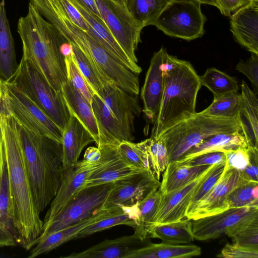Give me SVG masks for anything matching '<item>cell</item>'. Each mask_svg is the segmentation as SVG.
<instances>
[{"mask_svg": "<svg viewBox=\"0 0 258 258\" xmlns=\"http://www.w3.org/2000/svg\"><path fill=\"white\" fill-rule=\"evenodd\" d=\"M231 239L233 242L258 249V218Z\"/></svg>", "mask_w": 258, "mask_h": 258, "instance_id": "f6af8a7d", "label": "cell"}, {"mask_svg": "<svg viewBox=\"0 0 258 258\" xmlns=\"http://www.w3.org/2000/svg\"><path fill=\"white\" fill-rule=\"evenodd\" d=\"M240 171L225 165L224 172L213 188L197 204L186 217L190 220L211 216L228 209L226 199L229 192L242 180Z\"/></svg>", "mask_w": 258, "mask_h": 258, "instance_id": "2e32d148", "label": "cell"}, {"mask_svg": "<svg viewBox=\"0 0 258 258\" xmlns=\"http://www.w3.org/2000/svg\"><path fill=\"white\" fill-rule=\"evenodd\" d=\"M171 0H128L126 8L144 28L151 25Z\"/></svg>", "mask_w": 258, "mask_h": 258, "instance_id": "e575fe53", "label": "cell"}, {"mask_svg": "<svg viewBox=\"0 0 258 258\" xmlns=\"http://www.w3.org/2000/svg\"><path fill=\"white\" fill-rule=\"evenodd\" d=\"M239 112L237 118L248 146L258 148V98L244 81L241 85Z\"/></svg>", "mask_w": 258, "mask_h": 258, "instance_id": "603a6c76", "label": "cell"}, {"mask_svg": "<svg viewBox=\"0 0 258 258\" xmlns=\"http://www.w3.org/2000/svg\"><path fill=\"white\" fill-rule=\"evenodd\" d=\"M225 153L227 158L225 164L228 167L236 168L240 171L245 167L248 163L247 147Z\"/></svg>", "mask_w": 258, "mask_h": 258, "instance_id": "816d5d0a", "label": "cell"}, {"mask_svg": "<svg viewBox=\"0 0 258 258\" xmlns=\"http://www.w3.org/2000/svg\"><path fill=\"white\" fill-rule=\"evenodd\" d=\"M112 211L101 210L88 218L49 234L33 246L28 258H34L48 252L63 243L74 239L81 230L106 217Z\"/></svg>", "mask_w": 258, "mask_h": 258, "instance_id": "4316f807", "label": "cell"}, {"mask_svg": "<svg viewBox=\"0 0 258 258\" xmlns=\"http://www.w3.org/2000/svg\"><path fill=\"white\" fill-rule=\"evenodd\" d=\"M134 96L113 84L105 86L101 96L113 116L133 133L135 119L141 112L138 100Z\"/></svg>", "mask_w": 258, "mask_h": 258, "instance_id": "ffe728a7", "label": "cell"}, {"mask_svg": "<svg viewBox=\"0 0 258 258\" xmlns=\"http://www.w3.org/2000/svg\"><path fill=\"white\" fill-rule=\"evenodd\" d=\"M101 18L114 39L134 62L138 63L135 51L141 41L144 27L133 18L126 7L111 0H95Z\"/></svg>", "mask_w": 258, "mask_h": 258, "instance_id": "4fadbf2b", "label": "cell"}, {"mask_svg": "<svg viewBox=\"0 0 258 258\" xmlns=\"http://www.w3.org/2000/svg\"><path fill=\"white\" fill-rule=\"evenodd\" d=\"M0 126L13 203L16 242L28 250L35 246L43 223L33 199L15 120L10 115L0 114Z\"/></svg>", "mask_w": 258, "mask_h": 258, "instance_id": "6da1fadb", "label": "cell"}, {"mask_svg": "<svg viewBox=\"0 0 258 258\" xmlns=\"http://www.w3.org/2000/svg\"><path fill=\"white\" fill-rule=\"evenodd\" d=\"M221 14L231 17L241 8L248 5L253 0H217Z\"/></svg>", "mask_w": 258, "mask_h": 258, "instance_id": "f5cc1de1", "label": "cell"}, {"mask_svg": "<svg viewBox=\"0 0 258 258\" xmlns=\"http://www.w3.org/2000/svg\"><path fill=\"white\" fill-rule=\"evenodd\" d=\"M210 166H191L169 162L163 171L159 191L165 194L177 189L196 178Z\"/></svg>", "mask_w": 258, "mask_h": 258, "instance_id": "4dcf8cb0", "label": "cell"}, {"mask_svg": "<svg viewBox=\"0 0 258 258\" xmlns=\"http://www.w3.org/2000/svg\"><path fill=\"white\" fill-rule=\"evenodd\" d=\"M81 5L101 18L95 0H76Z\"/></svg>", "mask_w": 258, "mask_h": 258, "instance_id": "11a10c76", "label": "cell"}, {"mask_svg": "<svg viewBox=\"0 0 258 258\" xmlns=\"http://www.w3.org/2000/svg\"><path fill=\"white\" fill-rule=\"evenodd\" d=\"M6 114L29 131L61 144V130L15 84L6 81Z\"/></svg>", "mask_w": 258, "mask_h": 258, "instance_id": "30bf717a", "label": "cell"}, {"mask_svg": "<svg viewBox=\"0 0 258 258\" xmlns=\"http://www.w3.org/2000/svg\"><path fill=\"white\" fill-rule=\"evenodd\" d=\"M120 5H121L123 7H126L127 4L128 0H111Z\"/></svg>", "mask_w": 258, "mask_h": 258, "instance_id": "91938a15", "label": "cell"}, {"mask_svg": "<svg viewBox=\"0 0 258 258\" xmlns=\"http://www.w3.org/2000/svg\"><path fill=\"white\" fill-rule=\"evenodd\" d=\"M64 12L70 21L83 30L88 32L89 26L78 10L69 0H58Z\"/></svg>", "mask_w": 258, "mask_h": 258, "instance_id": "f907efd6", "label": "cell"}, {"mask_svg": "<svg viewBox=\"0 0 258 258\" xmlns=\"http://www.w3.org/2000/svg\"><path fill=\"white\" fill-rule=\"evenodd\" d=\"M17 32L21 39L22 56L31 61L56 91L67 81L64 55L66 41L31 2L27 15L19 18Z\"/></svg>", "mask_w": 258, "mask_h": 258, "instance_id": "3957f363", "label": "cell"}, {"mask_svg": "<svg viewBox=\"0 0 258 258\" xmlns=\"http://www.w3.org/2000/svg\"><path fill=\"white\" fill-rule=\"evenodd\" d=\"M236 132H242L237 119L208 116L196 112L166 130L159 137L165 143L168 160L171 162L179 159L191 147L208 137Z\"/></svg>", "mask_w": 258, "mask_h": 258, "instance_id": "8992f818", "label": "cell"}, {"mask_svg": "<svg viewBox=\"0 0 258 258\" xmlns=\"http://www.w3.org/2000/svg\"><path fill=\"white\" fill-rule=\"evenodd\" d=\"M61 92L70 113L74 114L89 131L97 146L98 130L91 105L68 80L62 85Z\"/></svg>", "mask_w": 258, "mask_h": 258, "instance_id": "83f0119b", "label": "cell"}, {"mask_svg": "<svg viewBox=\"0 0 258 258\" xmlns=\"http://www.w3.org/2000/svg\"><path fill=\"white\" fill-rule=\"evenodd\" d=\"M98 148L101 152V157L97 162L89 163L82 160L71 167L63 168L60 186L50 204V207L43 221V224L50 221L82 189L84 183L91 174L118 155L117 146L104 145Z\"/></svg>", "mask_w": 258, "mask_h": 258, "instance_id": "8fae6325", "label": "cell"}, {"mask_svg": "<svg viewBox=\"0 0 258 258\" xmlns=\"http://www.w3.org/2000/svg\"><path fill=\"white\" fill-rule=\"evenodd\" d=\"M227 158L224 152H213L204 153L181 162L176 163L179 164L194 166L212 165L218 164H225Z\"/></svg>", "mask_w": 258, "mask_h": 258, "instance_id": "7dc6e473", "label": "cell"}, {"mask_svg": "<svg viewBox=\"0 0 258 258\" xmlns=\"http://www.w3.org/2000/svg\"><path fill=\"white\" fill-rule=\"evenodd\" d=\"M61 34L67 42L86 56L105 81L131 95L139 94L138 75L126 67L89 33L69 22L63 27Z\"/></svg>", "mask_w": 258, "mask_h": 258, "instance_id": "5b68a950", "label": "cell"}, {"mask_svg": "<svg viewBox=\"0 0 258 258\" xmlns=\"http://www.w3.org/2000/svg\"><path fill=\"white\" fill-rule=\"evenodd\" d=\"M72 49V48H71ZM67 80L91 105L93 93L79 70L71 54V50L64 55Z\"/></svg>", "mask_w": 258, "mask_h": 258, "instance_id": "b9f144b4", "label": "cell"}, {"mask_svg": "<svg viewBox=\"0 0 258 258\" xmlns=\"http://www.w3.org/2000/svg\"><path fill=\"white\" fill-rule=\"evenodd\" d=\"M159 191L155 189L137 204V218L136 221L135 233L141 240L147 237L152 227L159 200Z\"/></svg>", "mask_w": 258, "mask_h": 258, "instance_id": "836d02e7", "label": "cell"}, {"mask_svg": "<svg viewBox=\"0 0 258 258\" xmlns=\"http://www.w3.org/2000/svg\"><path fill=\"white\" fill-rule=\"evenodd\" d=\"M166 49L163 47L154 53L141 89V97L146 116L154 122L161 103L164 86L162 64Z\"/></svg>", "mask_w": 258, "mask_h": 258, "instance_id": "e0dca14e", "label": "cell"}, {"mask_svg": "<svg viewBox=\"0 0 258 258\" xmlns=\"http://www.w3.org/2000/svg\"><path fill=\"white\" fill-rule=\"evenodd\" d=\"M217 256L221 258H257L258 249L234 242L227 243Z\"/></svg>", "mask_w": 258, "mask_h": 258, "instance_id": "bcb514c9", "label": "cell"}, {"mask_svg": "<svg viewBox=\"0 0 258 258\" xmlns=\"http://www.w3.org/2000/svg\"><path fill=\"white\" fill-rule=\"evenodd\" d=\"M196 0H171L151 25L165 34L190 41L204 34L207 21Z\"/></svg>", "mask_w": 258, "mask_h": 258, "instance_id": "9c48e42d", "label": "cell"}, {"mask_svg": "<svg viewBox=\"0 0 258 258\" xmlns=\"http://www.w3.org/2000/svg\"><path fill=\"white\" fill-rule=\"evenodd\" d=\"M258 218V206L229 208L222 212L192 220L195 239L201 241L227 235L231 238Z\"/></svg>", "mask_w": 258, "mask_h": 258, "instance_id": "7c38bea8", "label": "cell"}, {"mask_svg": "<svg viewBox=\"0 0 258 258\" xmlns=\"http://www.w3.org/2000/svg\"><path fill=\"white\" fill-rule=\"evenodd\" d=\"M19 67L14 41L8 19L5 1L0 2V77L11 82Z\"/></svg>", "mask_w": 258, "mask_h": 258, "instance_id": "484cf974", "label": "cell"}, {"mask_svg": "<svg viewBox=\"0 0 258 258\" xmlns=\"http://www.w3.org/2000/svg\"><path fill=\"white\" fill-rule=\"evenodd\" d=\"M199 78L201 85L209 89L213 94L214 98L237 92L239 89L235 78L214 68L208 69Z\"/></svg>", "mask_w": 258, "mask_h": 258, "instance_id": "74e56055", "label": "cell"}, {"mask_svg": "<svg viewBox=\"0 0 258 258\" xmlns=\"http://www.w3.org/2000/svg\"><path fill=\"white\" fill-rule=\"evenodd\" d=\"M236 70L242 73L250 81L254 92H258V54L251 53L246 61L240 60L236 65Z\"/></svg>", "mask_w": 258, "mask_h": 258, "instance_id": "c3c4849f", "label": "cell"}, {"mask_svg": "<svg viewBox=\"0 0 258 258\" xmlns=\"http://www.w3.org/2000/svg\"><path fill=\"white\" fill-rule=\"evenodd\" d=\"M71 45L72 56L91 91L93 94L101 97L104 87L111 83L102 78L86 56L77 47Z\"/></svg>", "mask_w": 258, "mask_h": 258, "instance_id": "f35d334b", "label": "cell"}, {"mask_svg": "<svg viewBox=\"0 0 258 258\" xmlns=\"http://www.w3.org/2000/svg\"><path fill=\"white\" fill-rule=\"evenodd\" d=\"M136 145L144 158L147 168L159 180L160 174L169 162L166 145L162 138L151 137Z\"/></svg>", "mask_w": 258, "mask_h": 258, "instance_id": "1f68e13d", "label": "cell"}, {"mask_svg": "<svg viewBox=\"0 0 258 258\" xmlns=\"http://www.w3.org/2000/svg\"><path fill=\"white\" fill-rule=\"evenodd\" d=\"M228 208L258 206V182L243 179L228 194Z\"/></svg>", "mask_w": 258, "mask_h": 258, "instance_id": "60d3db41", "label": "cell"}, {"mask_svg": "<svg viewBox=\"0 0 258 258\" xmlns=\"http://www.w3.org/2000/svg\"><path fill=\"white\" fill-rule=\"evenodd\" d=\"M164 86L161 103L152 130L157 139L166 130L196 113L202 85L190 62L166 53L162 64Z\"/></svg>", "mask_w": 258, "mask_h": 258, "instance_id": "277c9868", "label": "cell"}, {"mask_svg": "<svg viewBox=\"0 0 258 258\" xmlns=\"http://www.w3.org/2000/svg\"><path fill=\"white\" fill-rule=\"evenodd\" d=\"M91 106L98 130L97 147L103 145L118 146L123 141L134 140L133 133L113 116L100 96L93 95Z\"/></svg>", "mask_w": 258, "mask_h": 258, "instance_id": "ac0fdd59", "label": "cell"}, {"mask_svg": "<svg viewBox=\"0 0 258 258\" xmlns=\"http://www.w3.org/2000/svg\"><path fill=\"white\" fill-rule=\"evenodd\" d=\"M11 82L63 130L70 120V113L61 92L55 90L31 61L22 56Z\"/></svg>", "mask_w": 258, "mask_h": 258, "instance_id": "52a82bcc", "label": "cell"}, {"mask_svg": "<svg viewBox=\"0 0 258 258\" xmlns=\"http://www.w3.org/2000/svg\"><path fill=\"white\" fill-rule=\"evenodd\" d=\"M114 185L101 210H113L120 207H131L158 189L160 182L149 170H144L114 182Z\"/></svg>", "mask_w": 258, "mask_h": 258, "instance_id": "5bb4252c", "label": "cell"}, {"mask_svg": "<svg viewBox=\"0 0 258 258\" xmlns=\"http://www.w3.org/2000/svg\"><path fill=\"white\" fill-rule=\"evenodd\" d=\"M247 147L245 138L241 132L217 134L203 139L189 149L181 158L174 161L180 163L206 153H226Z\"/></svg>", "mask_w": 258, "mask_h": 258, "instance_id": "d4e9b609", "label": "cell"}, {"mask_svg": "<svg viewBox=\"0 0 258 258\" xmlns=\"http://www.w3.org/2000/svg\"><path fill=\"white\" fill-rule=\"evenodd\" d=\"M247 153L248 163L240 174L245 180L258 182V148L248 146Z\"/></svg>", "mask_w": 258, "mask_h": 258, "instance_id": "681fc988", "label": "cell"}, {"mask_svg": "<svg viewBox=\"0 0 258 258\" xmlns=\"http://www.w3.org/2000/svg\"><path fill=\"white\" fill-rule=\"evenodd\" d=\"M191 220L187 218L153 226L148 237L161 239L163 243L172 245L188 244L195 240Z\"/></svg>", "mask_w": 258, "mask_h": 258, "instance_id": "f546056e", "label": "cell"}, {"mask_svg": "<svg viewBox=\"0 0 258 258\" xmlns=\"http://www.w3.org/2000/svg\"><path fill=\"white\" fill-rule=\"evenodd\" d=\"M240 100L238 91L228 93L214 97L211 105L200 113L208 116L237 119Z\"/></svg>", "mask_w": 258, "mask_h": 258, "instance_id": "ab89813d", "label": "cell"}, {"mask_svg": "<svg viewBox=\"0 0 258 258\" xmlns=\"http://www.w3.org/2000/svg\"><path fill=\"white\" fill-rule=\"evenodd\" d=\"M94 142L89 131L81 122L70 113V120L62 132L63 168L76 164L84 148Z\"/></svg>", "mask_w": 258, "mask_h": 258, "instance_id": "7402d4cb", "label": "cell"}, {"mask_svg": "<svg viewBox=\"0 0 258 258\" xmlns=\"http://www.w3.org/2000/svg\"><path fill=\"white\" fill-rule=\"evenodd\" d=\"M225 165L222 164L214 165L209 175L194 191L186 212V218L220 179L224 172Z\"/></svg>", "mask_w": 258, "mask_h": 258, "instance_id": "7bdbcfd3", "label": "cell"}, {"mask_svg": "<svg viewBox=\"0 0 258 258\" xmlns=\"http://www.w3.org/2000/svg\"><path fill=\"white\" fill-rule=\"evenodd\" d=\"M15 123L33 199L40 214L55 197L61 183L63 171L62 145Z\"/></svg>", "mask_w": 258, "mask_h": 258, "instance_id": "7a4b0ae2", "label": "cell"}, {"mask_svg": "<svg viewBox=\"0 0 258 258\" xmlns=\"http://www.w3.org/2000/svg\"><path fill=\"white\" fill-rule=\"evenodd\" d=\"M201 4H207L215 6L218 8V5L217 0H196Z\"/></svg>", "mask_w": 258, "mask_h": 258, "instance_id": "680465c9", "label": "cell"}, {"mask_svg": "<svg viewBox=\"0 0 258 258\" xmlns=\"http://www.w3.org/2000/svg\"><path fill=\"white\" fill-rule=\"evenodd\" d=\"M117 151L121 160L129 167L137 170H148L136 143L123 141L117 146Z\"/></svg>", "mask_w": 258, "mask_h": 258, "instance_id": "ee69618b", "label": "cell"}, {"mask_svg": "<svg viewBox=\"0 0 258 258\" xmlns=\"http://www.w3.org/2000/svg\"><path fill=\"white\" fill-rule=\"evenodd\" d=\"M13 204L9 192L0 191V246H13L16 242Z\"/></svg>", "mask_w": 258, "mask_h": 258, "instance_id": "d590c367", "label": "cell"}, {"mask_svg": "<svg viewBox=\"0 0 258 258\" xmlns=\"http://www.w3.org/2000/svg\"><path fill=\"white\" fill-rule=\"evenodd\" d=\"M101 157V152L99 148L89 147L86 150L83 160L89 163L97 162Z\"/></svg>", "mask_w": 258, "mask_h": 258, "instance_id": "db71d44e", "label": "cell"}, {"mask_svg": "<svg viewBox=\"0 0 258 258\" xmlns=\"http://www.w3.org/2000/svg\"><path fill=\"white\" fill-rule=\"evenodd\" d=\"M6 164L4 147L2 133L0 126V182Z\"/></svg>", "mask_w": 258, "mask_h": 258, "instance_id": "9f6ffc18", "label": "cell"}, {"mask_svg": "<svg viewBox=\"0 0 258 258\" xmlns=\"http://www.w3.org/2000/svg\"><path fill=\"white\" fill-rule=\"evenodd\" d=\"M142 241L135 234L123 236L113 239H105L89 248L79 252H74L68 258H125L127 253L140 246Z\"/></svg>", "mask_w": 258, "mask_h": 258, "instance_id": "cb8c5ba5", "label": "cell"}, {"mask_svg": "<svg viewBox=\"0 0 258 258\" xmlns=\"http://www.w3.org/2000/svg\"><path fill=\"white\" fill-rule=\"evenodd\" d=\"M230 18V29L235 41L258 54V0H253Z\"/></svg>", "mask_w": 258, "mask_h": 258, "instance_id": "d6986e66", "label": "cell"}, {"mask_svg": "<svg viewBox=\"0 0 258 258\" xmlns=\"http://www.w3.org/2000/svg\"><path fill=\"white\" fill-rule=\"evenodd\" d=\"M120 225L136 227V223L132 218L128 207H120L112 212L106 217L96 221L81 230L75 239L85 238L94 233Z\"/></svg>", "mask_w": 258, "mask_h": 258, "instance_id": "8d00e7d4", "label": "cell"}, {"mask_svg": "<svg viewBox=\"0 0 258 258\" xmlns=\"http://www.w3.org/2000/svg\"><path fill=\"white\" fill-rule=\"evenodd\" d=\"M213 166L211 165L196 178L177 189L165 194L159 191L158 203L152 228L156 224L186 218V212L194 191L209 175Z\"/></svg>", "mask_w": 258, "mask_h": 258, "instance_id": "9a60e30c", "label": "cell"}, {"mask_svg": "<svg viewBox=\"0 0 258 258\" xmlns=\"http://www.w3.org/2000/svg\"><path fill=\"white\" fill-rule=\"evenodd\" d=\"M201 254L196 245L150 243L130 251L125 258H190Z\"/></svg>", "mask_w": 258, "mask_h": 258, "instance_id": "f1b7e54d", "label": "cell"}, {"mask_svg": "<svg viewBox=\"0 0 258 258\" xmlns=\"http://www.w3.org/2000/svg\"><path fill=\"white\" fill-rule=\"evenodd\" d=\"M113 185L111 182L80 189L50 221L43 225L35 245L49 234L100 212Z\"/></svg>", "mask_w": 258, "mask_h": 258, "instance_id": "ba28073f", "label": "cell"}, {"mask_svg": "<svg viewBox=\"0 0 258 258\" xmlns=\"http://www.w3.org/2000/svg\"><path fill=\"white\" fill-rule=\"evenodd\" d=\"M6 81L0 77V114H6L5 106V95Z\"/></svg>", "mask_w": 258, "mask_h": 258, "instance_id": "6f0895ef", "label": "cell"}, {"mask_svg": "<svg viewBox=\"0 0 258 258\" xmlns=\"http://www.w3.org/2000/svg\"><path fill=\"white\" fill-rule=\"evenodd\" d=\"M69 1L85 20L89 28L88 32L118 58L126 67L139 75L142 72V69L137 63L129 58L119 45L102 19L76 0Z\"/></svg>", "mask_w": 258, "mask_h": 258, "instance_id": "44dd1931", "label": "cell"}, {"mask_svg": "<svg viewBox=\"0 0 258 258\" xmlns=\"http://www.w3.org/2000/svg\"><path fill=\"white\" fill-rule=\"evenodd\" d=\"M143 171L144 170H137L129 167L121 160L118 155L115 159L91 174L85 181L82 188L114 182Z\"/></svg>", "mask_w": 258, "mask_h": 258, "instance_id": "d6a6232c", "label": "cell"}]
</instances>
